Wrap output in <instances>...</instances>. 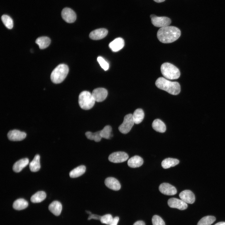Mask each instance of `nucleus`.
Masks as SVG:
<instances>
[{
    "label": "nucleus",
    "instance_id": "f257e3e1",
    "mask_svg": "<svg viewBox=\"0 0 225 225\" xmlns=\"http://www.w3.org/2000/svg\"><path fill=\"white\" fill-rule=\"evenodd\" d=\"M181 35V31L178 28L167 26L160 28L157 33L158 38L163 43L172 42L178 39Z\"/></svg>",
    "mask_w": 225,
    "mask_h": 225
},
{
    "label": "nucleus",
    "instance_id": "f03ea898",
    "mask_svg": "<svg viewBox=\"0 0 225 225\" xmlns=\"http://www.w3.org/2000/svg\"><path fill=\"white\" fill-rule=\"evenodd\" d=\"M155 85L158 88L173 95L178 94L181 90L180 86L178 82L170 81L163 77L158 78Z\"/></svg>",
    "mask_w": 225,
    "mask_h": 225
},
{
    "label": "nucleus",
    "instance_id": "7ed1b4c3",
    "mask_svg": "<svg viewBox=\"0 0 225 225\" xmlns=\"http://www.w3.org/2000/svg\"><path fill=\"white\" fill-rule=\"evenodd\" d=\"M69 72L68 66L64 64L58 65L53 70L51 74L52 81L55 84L62 82L66 78Z\"/></svg>",
    "mask_w": 225,
    "mask_h": 225
},
{
    "label": "nucleus",
    "instance_id": "20e7f679",
    "mask_svg": "<svg viewBox=\"0 0 225 225\" xmlns=\"http://www.w3.org/2000/svg\"><path fill=\"white\" fill-rule=\"evenodd\" d=\"M161 71L164 77L169 79H177L180 75L179 69L173 64L168 62L164 63L161 65Z\"/></svg>",
    "mask_w": 225,
    "mask_h": 225
},
{
    "label": "nucleus",
    "instance_id": "39448f33",
    "mask_svg": "<svg viewBox=\"0 0 225 225\" xmlns=\"http://www.w3.org/2000/svg\"><path fill=\"white\" fill-rule=\"evenodd\" d=\"M95 102L92 94L88 91H82L79 95V105L81 108L84 110L91 109L94 106Z\"/></svg>",
    "mask_w": 225,
    "mask_h": 225
},
{
    "label": "nucleus",
    "instance_id": "423d86ee",
    "mask_svg": "<svg viewBox=\"0 0 225 225\" xmlns=\"http://www.w3.org/2000/svg\"><path fill=\"white\" fill-rule=\"evenodd\" d=\"M134 123L132 114H128L124 117L122 123L118 127V130L122 133H127L130 131Z\"/></svg>",
    "mask_w": 225,
    "mask_h": 225
},
{
    "label": "nucleus",
    "instance_id": "0eeeda50",
    "mask_svg": "<svg viewBox=\"0 0 225 225\" xmlns=\"http://www.w3.org/2000/svg\"><path fill=\"white\" fill-rule=\"evenodd\" d=\"M151 22L155 26L162 28L168 26L171 23V19L166 17H158L155 15L151 18Z\"/></svg>",
    "mask_w": 225,
    "mask_h": 225
},
{
    "label": "nucleus",
    "instance_id": "6e6552de",
    "mask_svg": "<svg viewBox=\"0 0 225 225\" xmlns=\"http://www.w3.org/2000/svg\"><path fill=\"white\" fill-rule=\"evenodd\" d=\"M128 158V156L126 153L120 151L111 153L109 156L108 159L111 162L118 163L125 162Z\"/></svg>",
    "mask_w": 225,
    "mask_h": 225
},
{
    "label": "nucleus",
    "instance_id": "1a4fd4ad",
    "mask_svg": "<svg viewBox=\"0 0 225 225\" xmlns=\"http://www.w3.org/2000/svg\"><path fill=\"white\" fill-rule=\"evenodd\" d=\"M62 18L66 22L72 23L74 22L76 19V15L75 12L71 9L65 8L61 12Z\"/></svg>",
    "mask_w": 225,
    "mask_h": 225
},
{
    "label": "nucleus",
    "instance_id": "9d476101",
    "mask_svg": "<svg viewBox=\"0 0 225 225\" xmlns=\"http://www.w3.org/2000/svg\"><path fill=\"white\" fill-rule=\"evenodd\" d=\"M95 101L100 102L104 100L107 98L108 92L104 88H98L94 89L92 93Z\"/></svg>",
    "mask_w": 225,
    "mask_h": 225
},
{
    "label": "nucleus",
    "instance_id": "9b49d317",
    "mask_svg": "<svg viewBox=\"0 0 225 225\" xmlns=\"http://www.w3.org/2000/svg\"><path fill=\"white\" fill-rule=\"evenodd\" d=\"M168 203L169 207L176 208L180 210H184L188 208L187 204L181 199L172 198L168 199Z\"/></svg>",
    "mask_w": 225,
    "mask_h": 225
},
{
    "label": "nucleus",
    "instance_id": "f8f14e48",
    "mask_svg": "<svg viewBox=\"0 0 225 225\" xmlns=\"http://www.w3.org/2000/svg\"><path fill=\"white\" fill-rule=\"evenodd\" d=\"M159 189L162 193L168 195H174L177 192L175 187L167 183L161 184L159 187Z\"/></svg>",
    "mask_w": 225,
    "mask_h": 225
},
{
    "label": "nucleus",
    "instance_id": "ddd939ff",
    "mask_svg": "<svg viewBox=\"0 0 225 225\" xmlns=\"http://www.w3.org/2000/svg\"><path fill=\"white\" fill-rule=\"evenodd\" d=\"M8 139L12 141H20L24 139L26 136V133L17 130L9 131L7 135Z\"/></svg>",
    "mask_w": 225,
    "mask_h": 225
},
{
    "label": "nucleus",
    "instance_id": "4468645a",
    "mask_svg": "<svg viewBox=\"0 0 225 225\" xmlns=\"http://www.w3.org/2000/svg\"><path fill=\"white\" fill-rule=\"evenodd\" d=\"M179 197L181 199L187 203L192 204L195 201L194 194L190 190H186L181 192Z\"/></svg>",
    "mask_w": 225,
    "mask_h": 225
},
{
    "label": "nucleus",
    "instance_id": "2eb2a0df",
    "mask_svg": "<svg viewBox=\"0 0 225 225\" xmlns=\"http://www.w3.org/2000/svg\"><path fill=\"white\" fill-rule=\"evenodd\" d=\"M108 33V30L101 28L95 30L91 32L89 37L92 39L97 40L102 39L105 37Z\"/></svg>",
    "mask_w": 225,
    "mask_h": 225
},
{
    "label": "nucleus",
    "instance_id": "dca6fc26",
    "mask_svg": "<svg viewBox=\"0 0 225 225\" xmlns=\"http://www.w3.org/2000/svg\"><path fill=\"white\" fill-rule=\"evenodd\" d=\"M124 41L123 38H115L109 44V47L113 52H117L123 48Z\"/></svg>",
    "mask_w": 225,
    "mask_h": 225
},
{
    "label": "nucleus",
    "instance_id": "f3484780",
    "mask_svg": "<svg viewBox=\"0 0 225 225\" xmlns=\"http://www.w3.org/2000/svg\"><path fill=\"white\" fill-rule=\"evenodd\" d=\"M105 185L108 188L115 191L119 190L121 188V185L119 181L113 177H108L104 182Z\"/></svg>",
    "mask_w": 225,
    "mask_h": 225
},
{
    "label": "nucleus",
    "instance_id": "a211bd4d",
    "mask_svg": "<svg viewBox=\"0 0 225 225\" xmlns=\"http://www.w3.org/2000/svg\"><path fill=\"white\" fill-rule=\"evenodd\" d=\"M48 209L54 215L58 216L61 213L62 209V205L59 201H55L49 204Z\"/></svg>",
    "mask_w": 225,
    "mask_h": 225
},
{
    "label": "nucleus",
    "instance_id": "6ab92c4d",
    "mask_svg": "<svg viewBox=\"0 0 225 225\" xmlns=\"http://www.w3.org/2000/svg\"><path fill=\"white\" fill-rule=\"evenodd\" d=\"M143 161L142 158L138 156H134L130 158L128 161L129 167L132 168L140 167L143 164Z\"/></svg>",
    "mask_w": 225,
    "mask_h": 225
},
{
    "label": "nucleus",
    "instance_id": "aec40b11",
    "mask_svg": "<svg viewBox=\"0 0 225 225\" xmlns=\"http://www.w3.org/2000/svg\"><path fill=\"white\" fill-rule=\"evenodd\" d=\"M28 163L29 160L28 158L20 159L14 163L12 167L13 170L16 172H19L28 165Z\"/></svg>",
    "mask_w": 225,
    "mask_h": 225
},
{
    "label": "nucleus",
    "instance_id": "412c9836",
    "mask_svg": "<svg viewBox=\"0 0 225 225\" xmlns=\"http://www.w3.org/2000/svg\"><path fill=\"white\" fill-rule=\"evenodd\" d=\"M152 126L154 130L160 132H164L166 130L165 124L162 121L158 119H156L153 121Z\"/></svg>",
    "mask_w": 225,
    "mask_h": 225
},
{
    "label": "nucleus",
    "instance_id": "4be33fe9",
    "mask_svg": "<svg viewBox=\"0 0 225 225\" xmlns=\"http://www.w3.org/2000/svg\"><path fill=\"white\" fill-rule=\"evenodd\" d=\"M35 42L40 49H44L48 47L51 42L50 39L47 37L43 36L37 38Z\"/></svg>",
    "mask_w": 225,
    "mask_h": 225
},
{
    "label": "nucleus",
    "instance_id": "5701e85b",
    "mask_svg": "<svg viewBox=\"0 0 225 225\" xmlns=\"http://www.w3.org/2000/svg\"><path fill=\"white\" fill-rule=\"evenodd\" d=\"M179 161L176 158H168L163 160L162 163V167L164 169L174 167L179 163Z\"/></svg>",
    "mask_w": 225,
    "mask_h": 225
},
{
    "label": "nucleus",
    "instance_id": "b1692460",
    "mask_svg": "<svg viewBox=\"0 0 225 225\" xmlns=\"http://www.w3.org/2000/svg\"><path fill=\"white\" fill-rule=\"evenodd\" d=\"M28 206V202L26 200L23 198H19L13 202L12 207L15 209L20 210L26 208Z\"/></svg>",
    "mask_w": 225,
    "mask_h": 225
},
{
    "label": "nucleus",
    "instance_id": "393cba45",
    "mask_svg": "<svg viewBox=\"0 0 225 225\" xmlns=\"http://www.w3.org/2000/svg\"><path fill=\"white\" fill-rule=\"evenodd\" d=\"M40 157L39 155H36L33 160L30 162L29 165L30 170L32 172H36L40 168Z\"/></svg>",
    "mask_w": 225,
    "mask_h": 225
},
{
    "label": "nucleus",
    "instance_id": "a878e982",
    "mask_svg": "<svg viewBox=\"0 0 225 225\" xmlns=\"http://www.w3.org/2000/svg\"><path fill=\"white\" fill-rule=\"evenodd\" d=\"M144 117V112L142 109L141 108L136 109L132 114L134 123L136 124H138L141 123L143 120Z\"/></svg>",
    "mask_w": 225,
    "mask_h": 225
},
{
    "label": "nucleus",
    "instance_id": "bb28decb",
    "mask_svg": "<svg viewBox=\"0 0 225 225\" xmlns=\"http://www.w3.org/2000/svg\"><path fill=\"white\" fill-rule=\"evenodd\" d=\"M86 171V167L81 165L74 168L69 173V176L71 178L78 177L83 174Z\"/></svg>",
    "mask_w": 225,
    "mask_h": 225
},
{
    "label": "nucleus",
    "instance_id": "cd10ccee",
    "mask_svg": "<svg viewBox=\"0 0 225 225\" xmlns=\"http://www.w3.org/2000/svg\"><path fill=\"white\" fill-rule=\"evenodd\" d=\"M46 197V194L44 192L39 191L32 195L31 198L30 200L33 203H39L44 200Z\"/></svg>",
    "mask_w": 225,
    "mask_h": 225
},
{
    "label": "nucleus",
    "instance_id": "c85d7f7f",
    "mask_svg": "<svg viewBox=\"0 0 225 225\" xmlns=\"http://www.w3.org/2000/svg\"><path fill=\"white\" fill-rule=\"evenodd\" d=\"M216 220L215 217L207 216L202 218L198 222L197 225H211Z\"/></svg>",
    "mask_w": 225,
    "mask_h": 225
},
{
    "label": "nucleus",
    "instance_id": "c756f323",
    "mask_svg": "<svg viewBox=\"0 0 225 225\" xmlns=\"http://www.w3.org/2000/svg\"><path fill=\"white\" fill-rule=\"evenodd\" d=\"M112 128L111 126L106 125L100 131V133L102 138L109 139L112 136Z\"/></svg>",
    "mask_w": 225,
    "mask_h": 225
},
{
    "label": "nucleus",
    "instance_id": "7c9ffc66",
    "mask_svg": "<svg viewBox=\"0 0 225 225\" xmlns=\"http://www.w3.org/2000/svg\"><path fill=\"white\" fill-rule=\"evenodd\" d=\"M85 134L88 139L94 140L96 142L100 141L102 138L100 135V131L95 132L88 131L85 133Z\"/></svg>",
    "mask_w": 225,
    "mask_h": 225
},
{
    "label": "nucleus",
    "instance_id": "2f4dec72",
    "mask_svg": "<svg viewBox=\"0 0 225 225\" xmlns=\"http://www.w3.org/2000/svg\"><path fill=\"white\" fill-rule=\"evenodd\" d=\"M1 20L4 25L9 29H11L13 27V22L12 18L7 15H2L1 18Z\"/></svg>",
    "mask_w": 225,
    "mask_h": 225
},
{
    "label": "nucleus",
    "instance_id": "473e14b6",
    "mask_svg": "<svg viewBox=\"0 0 225 225\" xmlns=\"http://www.w3.org/2000/svg\"><path fill=\"white\" fill-rule=\"evenodd\" d=\"M113 218L111 214H107L101 216L100 220L102 223L109 225L112 222Z\"/></svg>",
    "mask_w": 225,
    "mask_h": 225
},
{
    "label": "nucleus",
    "instance_id": "72a5a7b5",
    "mask_svg": "<svg viewBox=\"0 0 225 225\" xmlns=\"http://www.w3.org/2000/svg\"><path fill=\"white\" fill-rule=\"evenodd\" d=\"M152 221V225H165V222L162 218L157 215L153 216Z\"/></svg>",
    "mask_w": 225,
    "mask_h": 225
},
{
    "label": "nucleus",
    "instance_id": "f704fd0d",
    "mask_svg": "<svg viewBox=\"0 0 225 225\" xmlns=\"http://www.w3.org/2000/svg\"><path fill=\"white\" fill-rule=\"evenodd\" d=\"M97 61L101 68L104 70L106 71L108 69L109 67V64L101 56L98 57Z\"/></svg>",
    "mask_w": 225,
    "mask_h": 225
},
{
    "label": "nucleus",
    "instance_id": "c9c22d12",
    "mask_svg": "<svg viewBox=\"0 0 225 225\" xmlns=\"http://www.w3.org/2000/svg\"><path fill=\"white\" fill-rule=\"evenodd\" d=\"M101 216L95 214H90L89 216L88 219L90 220L92 219H95L96 220H100Z\"/></svg>",
    "mask_w": 225,
    "mask_h": 225
},
{
    "label": "nucleus",
    "instance_id": "e433bc0d",
    "mask_svg": "<svg viewBox=\"0 0 225 225\" xmlns=\"http://www.w3.org/2000/svg\"><path fill=\"white\" fill-rule=\"evenodd\" d=\"M119 220V218L118 217H116L113 218L112 222L109 225H117Z\"/></svg>",
    "mask_w": 225,
    "mask_h": 225
},
{
    "label": "nucleus",
    "instance_id": "4c0bfd02",
    "mask_svg": "<svg viewBox=\"0 0 225 225\" xmlns=\"http://www.w3.org/2000/svg\"><path fill=\"white\" fill-rule=\"evenodd\" d=\"M133 225H145V224L143 221H138L135 222Z\"/></svg>",
    "mask_w": 225,
    "mask_h": 225
},
{
    "label": "nucleus",
    "instance_id": "58836bf2",
    "mask_svg": "<svg viewBox=\"0 0 225 225\" xmlns=\"http://www.w3.org/2000/svg\"><path fill=\"white\" fill-rule=\"evenodd\" d=\"M214 225H225V222H218Z\"/></svg>",
    "mask_w": 225,
    "mask_h": 225
},
{
    "label": "nucleus",
    "instance_id": "ea45409f",
    "mask_svg": "<svg viewBox=\"0 0 225 225\" xmlns=\"http://www.w3.org/2000/svg\"><path fill=\"white\" fill-rule=\"evenodd\" d=\"M155 2L160 3L164 2L165 0H153Z\"/></svg>",
    "mask_w": 225,
    "mask_h": 225
}]
</instances>
